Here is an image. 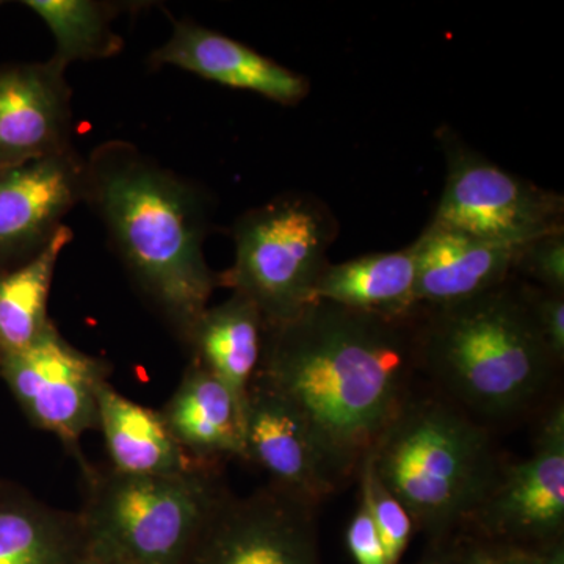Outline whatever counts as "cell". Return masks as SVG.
<instances>
[{
	"label": "cell",
	"instance_id": "cell-1",
	"mask_svg": "<svg viewBox=\"0 0 564 564\" xmlns=\"http://www.w3.org/2000/svg\"><path fill=\"white\" fill-rule=\"evenodd\" d=\"M417 314L389 318L314 302L265 328L258 375L302 417L339 488L358 478L414 391Z\"/></svg>",
	"mask_w": 564,
	"mask_h": 564
},
{
	"label": "cell",
	"instance_id": "cell-2",
	"mask_svg": "<svg viewBox=\"0 0 564 564\" xmlns=\"http://www.w3.org/2000/svg\"><path fill=\"white\" fill-rule=\"evenodd\" d=\"M82 204L102 223L141 299L184 344L218 288L204 254L212 204L203 185L110 140L85 158Z\"/></svg>",
	"mask_w": 564,
	"mask_h": 564
},
{
	"label": "cell",
	"instance_id": "cell-3",
	"mask_svg": "<svg viewBox=\"0 0 564 564\" xmlns=\"http://www.w3.org/2000/svg\"><path fill=\"white\" fill-rule=\"evenodd\" d=\"M415 348L434 391L488 429L536 410L560 369L518 276L464 302L421 307Z\"/></svg>",
	"mask_w": 564,
	"mask_h": 564
},
{
	"label": "cell",
	"instance_id": "cell-4",
	"mask_svg": "<svg viewBox=\"0 0 564 564\" xmlns=\"http://www.w3.org/2000/svg\"><path fill=\"white\" fill-rule=\"evenodd\" d=\"M370 462L430 544L447 543L466 529L507 464L488 426L440 392L415 389Z\"/></svg>",
	"mask_w": 564,
	"mask_h": 564
},
{
	"label": "cell",
	"instance_id": "cell-5",
	"mask_svg": "<svg viewBox=\"0 0 564 564\" xmlns=\"http://www.w3.org/2000/svg\"><path fill=\"white\" fill-rule=\"evenodd\" d=\"M85 552L110 564H185L228 488L220 469L133 477L88 466Z\"/></svg>",
	"mask_w": 564,
	"mask_h": 564
},
{
	"label": "cell",
	"instance_id": "cell-6",
	"mask_svg": "<svg viewBox=\"0 0 564 564\" xmlns=\"http://www.w3.org/2000/svg\"><path fill=\"white\" fill-rule=\"evenodd\" d=\"M339 223L310 193H284L243 212L232 226L236 258L218 285L250 300L267 326L282 325L314 303Z\"/></svg>",
	"mask_w": 564,
	"mask_h": 564
},
{
	"label": "cell",
	"instance_id": "cell-7",
	"mask_svg": "<svg viewBox=\"0 0 564 564\" xmlns=\"http://www.w3.org/2000/svg\"><path fill=\"white\" fill-rule=\"evenodd\" d=\"M434 135L444 154L445 185L429 225L507 245L564 231L562 193L497 165L451 126Z\"/></svg>",
	"mask_w": 564,
	"mask_h": 564
},
{
	"label": "cell",
	"instance_id": "cell-8",
	"mask_svg": "<svg viewBox=\"0 0 564 564\" xmlns=\"http://www.w3.org/2000/svg\"><path fill=\"white\" fill-rule=\"evenodd\" d=\"M106 359L69 344L55 323L25 350L0 356V378L36 429L54 434L79 458L80 440L99 430V391L109 383Z\"/></svg>",
	"mask_w": 564,
	"mask_h": 564
},
{
	"label": "cell",
	"instance_id": "cell-9",
	"mask_svg": "<svg viewBox=\"0 0 564 564\" xmlns=\"http://www.w3.org/2000/svg\"><path fill=\"white\" fill-rule=\"evenodd\" d=\"M462 533L541 547L564 541V404L547 408L532 454L507 463Z\"/></svg>",
	"mask_w": 564,
	"mask_h": 564
},
{
	"label": "cell",
	"instance_id": "cell-10",
	"mask_svg": "<svg viewBox=\"0 0 564 564\" xmlns=\"http://www.w3.org/2000/svg\"><path fill=\"white\" fill-rule=\"evenodd\" d=\"M317 510L272 485L228 491L185 564H322Z\"/></svg>",
	"mask_w": 564,
	"mask_h": 564
},
{
	"label": "cell",
	"instance_id": "cell-11",
	"mask_svg": "<svg viewBox=\"0 0 564 564\" xmlns=\"http://www.w3.org/2000/svg\"><path fill=\"white\" fill-rule=\"evenodd\" d=\"M57 58L0 65V170L73 151V91Z\"/></svg>",
	"mask_w": 564,
	"mask_h": 564
},
{
	"label": "cell",
	"instance_id": "cell-12",
	"mask_svg": "<svg viewBox=\"0 0 564 564\" xmlns=\"http://www.w3.org/2000/svg\"><path fill=\"white\" fill-rule=\"evenodd\" d=\"M76 150L0 170V272L40 254L84 196Z\"/></svg>",
	"mask_w": 564,
	"mask_h": 564
},
{
	"label": "cell",
	"instance_id": "cell-13",
	"mask_svg": "<svg viewBox=\"0 0 564 564\" xmlns=\"http://www.w3.org/2000/svg\"><path fill=\"white\" fill-rule=\"evenodd\" d=\"M243 462L269 485L321 508L339 485L326 469L313 437L291 403L256 375L243 406Z\"/></svg>",
	"mask_w": 564,
	"mask_h": 564
},
{
	"label": "cell",
	"instance_id": "cell-14",
	"mask_svg": "<svg viewBox=\"0 0 564 564\" xmlns=\"http://www.w3.org/2000/svg\"><path fill=\"white\" fill-rule=\"evenodd\" d=\"M148 62L151 68L174 66L285 107L299 106L311 91L303 74L192 20L174 21L172 36L151 52Z\"/></svg>",
	"mask_w": 564,
	"mask_h": 564
},
{
	"label": "cell",
	"instance_id": "cell-15",
	"mask_svg": "<svg viewBox=\"0 0 564 564\" xmlns=\"http://www.w3.org/2000/svg\"><path fill=\"white\" fill-rule=\"evenodd\" d=\"M411 247L415 300L421 307H436L474 299L513 278L522 245L489 242L429 225Z\"/></svg>",
	"mask_w": 564,
	"mask_h": 564
},
{
	"label": "cell",
	"instance_id": "cell-16",
	"mask_svg": "<svg viewBox=\"0 0 564 564\" xmlns=\"http://www.w3.org/2000/svg\"><path fill=\"white\" fill-rule=\"evenodd\" d=\"M159 413L174 440L196 462L214 467L231 459L243 462L242 403L193 359Z\"/></svg>",
	"mask_w": 564,
	"mask_h": 564
},
{
	"label": "cell",
	"instance_id": "cell-17",
	"mask_svg": "<svg viewBox=\"0 0 564 564\" xmlns=\"http://www.w3.org/2000/svg\"><path fill=\"white\" fill-rule=\"evenodd\" d=\"M99 432L111 469L133 477H173L221 469L196 462L174 440L159 411L132 402L110 383L99 391Z\"/></svg>",
	"mask_w": 564,
	"mask_h": 564
},
{
	"label": "cell",
	"instance_id": "cell-18",
	"mask_svg": "<svg viewBox=\"0 0 564 564\" xmlns=\"http://www.w3.org/2000/svg\"><path fill=\"white\" fill-rule=\"evenodd\" d=\"M314 302L381 317H413L421 311L415 300L413 247L329 262L315 285Z\"/></svg>",
	"mask_w": 564,
	"mask_h": 564
},
{
	"label": "cell",
	"instance_id": "cell-19",
	"mask_svg": "<svg viewBox=\"0 0 564 564\" xmlns=\"http://www.w3.org/2000/svg\"><path fill=\"white\" fill-rule=\"evenodd\" d=\"M265 328L258 307L239 293H232L199 315L184 345L191 348L193 361L228 386L245 406L261 366Z\"/></svg>",
	"mask_w": 564,
	"mask_h": 564
},
{
	"label": "cell",
	"instance_id": "cell-20",
	"mask_svg": "<svg viewBox=\"0 0 564 564\" xmlns=\"http://www.w3.org/2000/svg\"><path fill=\"white\" fill-rule=\"evenodd\" d=\"M84 554L77 513L0 488V564H74Z\"/></svg>",
	"mask_w": 564,
	"mask_h": 564
},
{
	"label": "cell",
	"instance_id": "cell-21",
	"mask_svg": "<svg viewBox=\"0 0 564 564\" xmlns=\"http://www.w3.org/2000/svg\"><path fill=\"white\" fill-rule=\"evenodd\" d=\"M74 231L63 225L31 261L0 272V356L31 347L52 325L47 303L61 256Z\"/></svg>",
	"mask_w": 564,
	"mask_h": 564
},
{
	"label": "cell",
	"instance_id": "cell-22",
	"mask_svg": "<svg viewBox=\"0 0 564 564\" xmlns=\"http://www.w3.org/2000/svg\"><path fill=\"white\" fill-rule=\"evenodd\" d=\"M51 31L55 41L52 57L63 65L74 62L106 61L124 50L126 43L113 22L132 3L99 0H25Z\"/></svg>",
	"mask_w": 564,
	"mask_h": 564
},
{
	"label": "cell",
	"instance_id": "cell-23",
	"mask_svg": "<svg viewBox=\"0 0 564 564\" xmlns=\"http://www.w3.org/2000/svg\"><path fill=\"white\" fill-rule=\"evenodd\" d=\"M356 480L359 481V488L366 492L367 499H369L375 524H377L378 533L383 541L388 564L402 563L404 552L410 547L415 533L413 518L408 513L403 503L377 477L370 455L362 463Z\"/></svg>",
	"mask_w": 564,
	"mask_h": 564
},
{
	"label": "cell",
	"instance_id": "cell-24",
	"mask_svg": "<svg viewBox=\"0 0 564 564\" xmlns=\"http://www.w3.org/2000/svg\"><path fill=\"white\" fill-rule=\"evenodd\" d=\"M447 545L454 564H564V541L522 547L459 533Z\"/></svg>",
	"mask_w": 564,
	"mask_h": 564
},
{
	"label": "cell",
	"instance_id": "cell-25",
	"mask_svg": "<svg viewBox=\"0 0 564 564\" xmlns=\"http://www.w3.org/2000/svg\"><path fill=\"white\" fill-rule=\"evenodd\" d=\"M514 276L525 278L544 291L564 293V231L522 245Z\"/></svg>",
	"mask_w": 564,
	"mask_h": 564
},
{
	"label": "cell",
	"instance_id": "cell-26",
	"mask_svg": "<svg viewBox=\"0 0 564 564\" xmlns=\"http://www.w3.org/2000/svg\"><path fill=\"white\" fill-rule=\"evenodd\" d=\"M522 293L538 333L560 367L564 362V293L544 291L521 281Z\"/></svg>",
	"mask_w": 564,
	"mask_h": 564
},
{
	"label": "cell",
	"instance_id": "cell-27",
	"mask_svg": "<svg viewBox=\"0 0 564 564\" xmlns=\"http://www.w3.org/2000/svg\"><path fill=\"white\" fill-rule=\"evenodd\" d=\"M345 543L355 564H388L366 492L359 488V503L345 533Z\"/></svg>",
	"mask_w": 564,
	"mask_h": 564
},
{
	"label": "cell",
	"instance_id": "cell-28",
	"mask_svg": "<svg viewBox=\"0 0 564 564\" xmlns=\"http://www.w3.org/2000/svg\"><path fill=\"white\" fill-rule=\"evenodd\" d=\"M414 564H454L447 543L430 544L425 554Z\"/></svg>",
	"mask_w": 564,
	"mask_h": 564
},
{
	"label": "cell",
	"instance_id": "cell-29",
	"mask_svg": "<svg viewBox=\"0 0 564 564\" xmlns=\"http://www.w3.org/2000/svg\"><path fill=\"white\" fill-rule=\"evenodd\" d=\"M74 564H110V563L102 562V560L96 558V556H93L90 554H87V552H85L84 556H82L80 560H77V562Z\"/></svg>",
	"mask_w": 564,
	"mask_h": 564
},
{
	"label": "cell",
	"instance_id": "cell-30",
	"mask_svg": "<svg viewBox=\"0 0 564 564\" xmlns=\"http://www.w3.org/2000/svg\"><path fill=\"white\" fill-rule=\"evenodd\" d=\"M0 6H2V2H0Z\"/></svg>",
	"mask_w": 564,
	"mask_h": 564
}]
</instances>
